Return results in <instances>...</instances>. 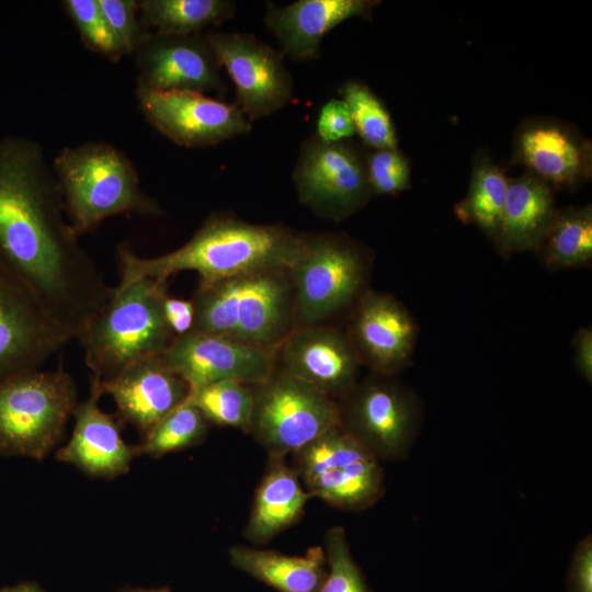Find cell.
I'll return each instance as SVG.
<instances>
[{
  "instance_id": "cell-1",
  "label": "cell",
  "mask_w": 592,
  "mask_h": 592,
  "mask_svg": "<svg viewBox=\"0 0 592 592\" xmlns=\"http://www.w3.org/2000/svg\"><path fill=\"white\" fill-rule=\"evenodd\" d=\"M78 238L42 145L0 138V262L68 341L81 335L114 293Z\"/></svg>"
},
{
  "instance_id": "cell-2",
  "label": "cell",
  "mask_w": 592,
  "mask_h": 592,
  "mask_svg": "<svg viewBox=\"0 0 592 592\" xmlns=\"http://www.w3.org/2000/svg\"><path fill=\"white\" fill-rule=\"evenodd\" d=\"M306 234L282 225H260L229 214L209 215L180 248L155 258L137 255L127 243L117 248L125 287L141 280L167 282L171 275L194 271L202 282H214L267 269H289L303 253Z\"/></svg>"
},
{
  "instance_id": "cell-3",
  "label": "cell",
  "mask_w": 592,
  "mask_h": 592,
  "mask_svg": "<svg viewBox=\"0 0 592 592\" xmlns=\"http://www.w3.org/2000/svg\"><path fill=\"white\" fill-rule=\"evenodd\" d=\"M193 330L276 351L295 329L289 270L267 269L214 282L192 297Z\"/></svg>"
},
{
  "instance_id": "cell-4",
  "label": "cell",
  "mask_w": 592,
  "mask_h": 592,
  "mask_svg": "<svg viewBox=\"0 0 592 592\" xmlns=\"http://www.w3.org/2000/svg\"><path fill=\"white\" fill-rule=\"evenodd\" d=\"M53 172L66 217L78 237L115 215L163 214L159 203L144 193L133 162L111 144L64 147L53 160Z\"/></svg>"
},
{
  "instance_id": "cell-5",
  "label": "cell",
  "mask_w": 592,
  "mask_h": 592,
  "mask_svg": "<svg viewBox=\"0 0 592 592\" xmlns=\"http://www.w3.org/2000/svg\"><path fill=\"white\" fill-rule=\"evenodd\" d=\"M167 295V282L152 278L114 287L111 298L77 339L93 377L109 380L167 349L174 338L163 314Z\"/></svg>"
},
{
  "instance_id": "cell-6",
  "label": "cell",
  "mask_w": 592,
  "mask_h": 592,
  "mask_svg": "<svg viewBox=\"0 0 592 592\" xmlns=\"http://www.w3.org/2000/svg\"><path fill=\"white\" fill-rule=\"evenodd\" d=\"M77 397L76 383L62 368L0 379V455L43 459L61 441Z\"/></svg>"
},
{
  "instance_id": "cell-7",
  "label": "cell",
  "mask_w": 592,
  "mask_h": 592,
  "mask_svg": "<svg viewBox=\"0 0 592 592\" xmlns=\"http://www.w3.org/2000/svg\"><path fill=\"white\" fill-rule=\"evenodd\" d=\"M288 270L295 328L321 325L365 292L366 258L344 235L306 234L303 253Z\"/></svg>"
},
{
  "instance_id": "cell-8",
  "label": "cell",
  "mask_w": 592,
  "mask_h": 592,
  "mask_svg": "<svg viewBox=\"0 0 592 592\" xmlns=\"http://www.w3.org/2000/svg\"><path fill=\"white\" fill-rule=\"evenodd\" d=\"M257 386L248 430L276 457L297 453L341 425L331 397L297 378L275 371Z\"/></svg>"
},
{
  "instance_id": "cell-9",
  "label": "cell",
  "mask_w": 592,
  "mask_h": 592,
  "mask_svg": "<svg viewBox=\"0 0 592 592\" xmlns=\"http://www.w3.org/2000/svg\"><path fill=\"white\" fill-rule=\"evenodd\" d=\"M297 454L298 470L310 496L343 510H363L384 493L379 459L342 425L325 433Z\"/></svg>"
},
{
  "instance_id": "cell-10",
  "label": "cell",
  "mask_w": 592,
  "mask_h": 592,
  "mask_svg": "<svg viewBox=\"0 0 592 592\" xmlns=\"http://www.w3.org/2000/svg\"><path fill=\"white\" fill-rule=\"evenodd\" d=\"M365 158L349 140L325 143L312 135L301 145L293 171L299 202L323 219L352 216L373 195Z\"/></svg>"
},
{
  "instance_id": "cell-11",
  "label": "cell",
  "mask_w": 592,
  "mask_h": 592,
  "mask_svg": "<svg viewBox=\"0 0 592 592\" xmlns=\"http://www.w3.org/2000/svg\"><path fill=\"white\" fill-rule=\"evenodd\" d=\"M391 376L372 375L346 395L342 428L378 459L403 458L420 429L421 408Z\"/></svg>"
},
{
  "instance_id": "cell-12",
  "label": "cell",
  "mask_w": 592,
  "mask_h": 592,
  "mask_svg": "<svg viewBox=\"0 0 592 592\" xmlns=\"http://www.w3.org/2000/svg\"><path fill=\"white\" fill-rule=\"evenodd\" d=\"M216 56L236 87L235 104L251 122L285 107L294 96L283 54L248 33L209 31Z\"/></svg>"
},
{
  "instance_id": "cell-13",
  "label": "cell",
  "mask_w": 592,
  "mask_h": 592,
  "mask_svg": "<svg viewBox=\"0 0 592 592\" xmlns=\"http://www.w3.org/2000/svg\"><path fill=\"white\" fill-rule=\"evenodd\" d=\"M146 121L178 146L202 148L251 130V123L235 103L196 91L136 88Z\"/></svg>"
},
{
  "instance_id": "cell-14",
  "label": "cell",
  "mask_w": 592,
  "mask_h": 592,
  "mask_svg": "<svg viewBox=\"0 0 592 592\" xmlns=\"http://www.w3.org/2000/svg\"><path fill=\"white\" fill-rule=\"evenodd\" d=\"M158 357L190 390L219 380L259 385L276 371L275 351L195 330L174 337Z\"/></svg>"
},
{
  "instance_id": "cell-15",
  "label": "cell",
  "mask_w": 592,
  "mask_h": 592,
  "mask_svg": "<svg viewBox=\"0 0 592 592\" xmlns=\"http://www.w3.org/2000/svg\"><path fill=\"white\" fill-rule=\"evenodd\" d=\"M67 342L30 288L0 262V379L41 368Z\"/></svg>"
},
{
  "instance_id": "cell-16",
  "label": "cell",
  "mask_w": 592,
  "mask_h": 592,
  "mask_svg": "<svg viewBox=\"0 0 592 592\" xmlns=\"http://www.w3.org/2000/svg\"><path fill=\"white\" fill-rule=\"evenodd\" d=\"M207 33L169 35L150 32L135 52L137 87L204 94L217 92L223 96L227 87Z\"/></svg>"
},
{
  "instance_id": "cell-17",
  "label": "cell",
  "mask_w": 592,
  "mask_h": 592,
  "mask_svg": "<svg viewBox=\"0 0 592 592\" xmlns=\"http://www.w3.org/2000/svg\"><path fill=\"white\" fill-rule=\"evenodd\" d=\"M346 334L362 364L375 374L392 376L410 364L418 326L394 296L365 291L356 300Z\"/></svg>"
},
{
  "instance_id": "cell-18",
  "label": "cell",
  "mask_w": 592,
  "mask_h": 592,
  "mask_svg": "<svg viewBox=\"0 0 592 592\" xmlns=\"http://www.w3.org/2000/svg\"><path fill=\"white\" fill-rule=\"evenodd\" d=\"M281 372L327 396L356 385L360 357L346 333L321 325L295 328L275 351Z\"/></svg>"
},
{
  "instance_id": "cell-19",
  "label": "cell",
  "mask_w": 592,
  "mask_h": 592,
  "mask_svg": "<svg viewBox=\"0 0 592 592\" xmlns=\"http://www.w3.org/2000/svg\"><path fill=\"white\" fill-rule=\"evenodd\" d=\"M102 395L99 379L92 376L88 398L73 411L71 436L56 458L90 477L114 478L129 470L138 452L136 445L124 442L117 419L99 407Z\"/></svg>"
},
{
  "instance_id": "cell-20",
  "label": "cell",
  "mask_w": 592,
  "mask_h": 592,
  "mask_svg": "<svg viewBox=\"0 0 592 592\" xmlns=\"http://www.w3.org/2000/svg\"><path fill=\"white\" fill-rule=\"evenodd\" d=\"M99 385L103 395L113 398L117 417L143 437L190 392L187 384L158 356L139 361L109 380H99Z\"/></svg>"
},
{
  "instance_id": "cell-21",
  "label": "cell",
  "mask_w": 592,
  "mask_h": 592,
  "mask_svg": "<svg viewBox=\"0 0 592 592\" xmlns=\"http://www.w3.org/2000/svg\"><path fill=\"white\" fill-rule=\"evenodd\" d=\"M515 157L550 187H576L591 173L590 143L550 119L530 121L519 129Z\"/></svg>"
},
{
  "instance_id": "cell-22",
  "label": "cell",
  "mask_w": 592,
  "mask_h": 592,
  "mask_svg": "<svg viewBox=\"0 0 592 592\" xmlns=\"http://www.w3.org/2000/svg\"><path fill=\"white\" fill-rule=\"evenodd\" d=\"M379 1L372 0H298L278 7L267 2L264 23L278 41L282 50L295 61L319 57L320 44L343 21L371 14Z\"/></svg>"
},
{
  "instance_id": "cell-23",
  "label": "cell",
  "mask_w": 592,
  "mask_h": 592,
  "mask_svg": "<svg viewBox=\"0 0 592 592\" xmlns=\"http://www.w3.org/2000/svg\"><path fill=\"white\" fill-rule=\"evenodd\" d=\"M557 207L553 187L526 172L510 180L506 201L493 241L504 257L536 251L550 227Z\"/></svg>"
},
{
  "instance_id": "cell-24",
  "label": "cell",
  "mask_w": 592,
  "mask_h": 592,
  "mask_svg": "<svg viewBox=\"0 0 592 592\" xmlns=\"http://www.w3.org/2000/svg\"><path fill=\"white\" fill-rule=\"evenodd\" d=\"M231 563L278 592H319L325 578L326 553L310 548L304 556H286L273 550L234 546Z\"/></svg>"
},
{
  "instance_id": "cell-25",
  "label": "cell",
  "mask_w": 592,
  "mask_h": 592,
  "mask_svg": "<svg viewBox=\"0 0 592 592\" xmlns=\"http://www.w3.org/2000/svg\"><path fill=\"white\" fill-rule=\"evenodd\" d=\"M310 497L296 473L277 459L258 488L244 535L255 543L269 540L300 516Z\"/></svg>"
},
{
  "instance_id": "cell-26",
  "label": "cell",
  "mask_w": 592,
  "mask_h": 592,
  "mask_svg": "<svg viewBox=\"0 0 592 592\" xmlns=\"http://www.w3.org/2000/svg\"><path fill=\"white\" fill-rule=\"evenodd\" d=\"M231 0H140L138 16L149 31L169 35L204 34L234 18Z\"/></svg>"
},
{
  "instance_id": "cell-27",
  "label": "cell",
  "mask_w": 592,
  "mask_h": 592,
  "mask_svg": "<svg viewBox=\"0 0 592 592\" xmlns=\"http://www.w3.org/2000/svg\"><path fill=\"white\" fill-rule=\"evenodd\" d=\"M550 270L579 269L592 261L591 205L557 209L537 250Z\"/></svg>"
},
{
  "instance_id": "cell-28",
  "label": "cell",
  "mask_w": 592,
  "mask_h": 592,
  "mask_svg": "<svg viewBox=\"0 0 592 592\" xmlns=\"http://www.w3.org/2000/svg\"><path fill=\"white\" fill-rule=\"evenodd\" d=\"M510 179L487 157L476 160L468 192L455 205V215L464 224H474L492 239L502 218Z\"/></svg>"
},
{
  "instance_id": "cell-29",
  "label": "cell",
  "mask_w": 592,
  "mask_h": 592,
  "mask_svg": "<svg viewBox=\"0 0 592 592\" xmlns=\"http://www.w3.org/2000/svg\"><path fill=\"white\" fill-rule=\"evenodd\" d=\"M208 421L187 399L166 414L136 445L138 455L160 457L200 443Z\"/></svg>"
},
{
  "instance_id": "cell-30",
  "label": "cell",
  "mask_w": 592,
  "mask_h": 592,
  "mask_svg": "<svg viewBox=\"0 0 592 592\" xmlns=\"http://www.w3.org/2000/svg\"><path fill=\"white\" fill-rule=\"evenodd\" d=\"M340 94L363 143L376 149L397 148V135L390 114L377 95L364 83L350 80Z\"/></svg>"
},
{
  "instance_id": "cell-31",
  "label": "cell",
  "mask_w": 592,
  "mask_h": 592,
  "mask_svg": "<svg viewBox=\"0 0 592 592\" xmlns=\"http://www.w3.org/2000/svg\"><path fill=\"white\" fill-rule=\"evenodd\" d=\"M208 422L249 429L254 396L246 384L219 380L191 389L186 398Z\"/></svg>"
},
{
  "instance_id": "cell-32",
  "label": "cell",
  "mask_w": 592,
  "mask_h": 592,
  "mask_svg": "<svg viewBox=\"0 0 592 592\" xmlns=\"http://www.w3.org/2000/svg\"><path fill=\"white\" fill-rule=\"evenodd\" d=\"M61 5L88 49L114 62L125 55L98 0H64Z\"/></svg>"
},
{
  "instance_id": "cell-33",
  "label": "cell",
  "mask_w": 592,
  "mask_h": 592,
  "mask_svg": "<svg viewBox=\"0 0 592 592\" xmlns=\"http://www.w3.org/2000/svg\"><path fill=\"white\" fill-rule=\"evenodd\" d=\"M326 558L329 571L319 592H371L352 558L343 527L335 526L328 531Z\"/></svg>"
},
{
  "instance_id": "cell-34",
  "label": "cell",
  "mask_w": 592,
  "mask_h": 592,
  "mask_svg": "<svg viewBox=\"0 0 592 592\" xmlns=\"http://www.w3.org/2000/svg\"><path fill=\"white\" fill-rule=\"evenodd\" d=\"M365 160L373 194L394 195L409 186V161L397 148L373 150Z\"/></svg>"
},
{
  "instance_id": "cell-35",
  "label": "cell",
  "mask_w": 592,
  "mask_h": 592,
  "mask_svg": "<svg viewBox=\"0 0 592 592\" xmlns=\"http://www.w3.org/2000/svg\"><path fill=\"white\" fill-rule=\"evenodd\" d=\"M125 55L135 54L151 31L139 21L137 0H98Z\"/></svg>"
},
{
  "instance_id": "cell-36",
  "label": "cell",
  "mask_w": 592,
  "mask_h": 592,
  "mask_svg": "<svg viewBox=\"0 0 592 592\" xmlns=\"http://www.w3.org/2000/svg\"><path fill=\"white\" fill-rule=\"evenodd\" d=\"M355 134V127L348 105L342 99L326 102L318 114L316 136L325 143L348 140Z\"/></svg>"
},
{
  "instance_id": "cell-37",
  "label": "cell",
  "mask_w": 592,
  "mask_h": 592,
  "mask_svg": "<svg viewBox=\"0 0 592 592\" xmlns=\"http://www.w3.org/2000/svg\"><path fill=\"white\" fill-rule=\"evenodd\" d=\"M567 592H592V536L581 538L573 550Z\"/></svg>"
},
{
  "instance_id": "cell-38",
  "label": "cell",
  "mask_w": 592,
  "mask_h": 592,
  "mask_svg": "<svg viewBox=\"0 0 592 592\" xmlns=\"http://www.w3.org/2000/svg\"><path fill=\"white\" fill-rule=\"evenodd\" d=\"M163 314L174 337L183 335L193 330L194 306L192 300L167 295L163 300Z\"/></svg>"
},
{
  "instance_id": "cell-39",
  "label": "cell",
  "mask_w": 592,
  "mask_h": 592,
  "mask_svg": "<svg viewBox=\"0 0 592 592\" xmlns=\"http://www.w3.org/2000/svg\"><path fill=\"white\" fill-rule=\"evenodd\" d=\"M573 361L580 375L592 383V330L581 328L572 340Z\"/></svg>"
},
{
  "instance_id": "cell-40",
  "label": "cell",
  "mask_w": 592,
  "mask_h": 592,
  "mask_svg": "<svg viewBox=\"0 0 592 592\" xmlns=\"http://www.w3.org/2000/svg\"><path fill=\"white\" fill-rule=\"evenodd\" d=\"M0 592H46L39 584L35 582H21L11 587H3Z\"/></svg>"
},
{
  "instance_id": "cell-41",
  "label": "cell",
  "mask_w": 592,
  "mask_h": 592,
  "mask_svg": "<svg viewBox=\"0 0 592 592\" xmlns=\"http://www.w3.org/2000/svg\"><path fill=\"white\" fill-rule=\"evenodd\" d=\"M119 592H170L167 588H159V589H127L122 590Z\"/></svg>"
}]
</instances>
